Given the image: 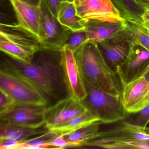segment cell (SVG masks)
Masks as SVG:
<instances>
[{
    "label": "cell",
    "instance_id": "6da1fadb",
    "mask_svg": "<svg viewBox=\"0 0 149 149\" xmlns=\"http://www.w3.org/2000/svg\"><path fill=\"white\" fill-rule=\"evenodd\" d=\"M61 59V50L41 48L34 55L30 63L17 61L3 53L0 70L26 80L41 92L49 106L69 96Z\"/></svg>",
    "mask_w": 149,
    "mask_h": 149
},
{
    "label": "cell",
    "instance_id": "7a4b0ae2",
    "mask_svg": "<svg viewBox=\"0 0 149 149\" xmlns=\"http://www.w3.org/2000/svg\"><path fill=\"white\" fill-rule=\"evenodd\" d=\"M74 54L84 81L112 95L121 97L123 87L119 75L109 67L97 44L86 42Z\"/></svg>",
    "mask_w": 149,
    "mask_h": 149
},
{
    "label": "cell",
    "instance_id": "3957f363",
    "mask_svg": "<svg viewBox=\"0 0 149 149\" xmlns=\"http://www.w3.org/2000/svg\"><path fill=\"white\" fill-rule=\"evenodd\" d=\"M82 146L105 149H149L145 129L123 122L107 130L98 132Z\"/></svg>",
    "mask_w": 149,
    "mask_h": 149
},
{
    "label": "cell",
    "instance_id": "277c9868",
    "mask_svg": "<svg viewBox=\"0 0 149 149\" xmlns=\"http://www.w3.org/2000/svg\"><path fill=\"white\" fill-rule=\"evenodd\" d=\"M87 96L81 101L86 109L102 123H111L124 119L127 116L121 97L104 92L84 81Z\"/></svg>",
    "mask_w": 149,
    "mask_h": 149
},
{
    "label": "cell",
    "instance_id": "5b68a950",
    "mask_svg": "<svg viewBox=\"0 0 149 149\" xmlns=\"http://www.w3.org/2000/svg\"><path fill=\"white\" fill-rule=\"evenodd\" d=\"M41 49L40 42L14 27L12 24L1 23L0 50L17 61L30 63L34 55Z\"/></svg>",
    "mask_w": 149,
    "mask_h": 149
},
{
    "label": "cell",
    "instance_id": "8992f818",
    "mask_svg": "<svg viewBox=\"0 0 149 149\" xmlns=\"http://www.w3.org/2000/svg\"><path fill=\"white\" fill-rule=\"evenodd\" d=\"M0 88L11 95L18 105L49 106L47 100L38 89L11 72L0 70Z\"/></svg>",
    "mask_w": 149,
    "mask_h": 149
},
{
    "label": "cell",
    "instance_id": "52a82bcc",
    "mask_svg": "<svg viewBox=\"0 0 149 149\" xmlns=\"http://www.w3.org/2000/svg\"><path fill=\"white\" fill-rule=\"evenodd\" d=\"M9 1L17 20V23L12 25L37 40L41 45L44 40V34L40 3L33 5L19 0Z\"/></svg>",
    "mask_w": 149,
    "mask_h": 149
},
{
    "label": "cell",
    "instance_id": "ba28073f",
    "mask_svg": "<svg viewBox=\"0 0 149 149\" xmlns=\"http://www.w3.org/2000/svg\"><path fill=\"white\" fill-rule=\"evenodd\" d=\"M40 5L44 34L41 48L61 50L72 32L60 24L56 17L51 13L46 0H40Z\"/></svg>",
    "mask_w": 149,
    "mask_h": 149
},
{
    "label": "cell",
    "instance_id": "9c48e42d",
    "mask_svg": "<svg viewBox=\"0 0 149 149\" xmlns=\"http://www.w3.org/2000/svg\"><path fill=\"white\" fill-rule=\"evenodd\" d=\"M78 16L85 20L118 22L123 20L111 0H74Z\"/></svg>",
    "mask_w": 149,
    "mask_h": 149
},
{
    "label": "cell",
    "instance_id": "30bf717a",
    "mask_svg": "<svg viewBox=\"0 0 149 149\" xmlns=\"http://www.w3.org/2000/svg\"><path fill=\"white\" fill-rule=\"evenodd\" d=\"M62 66L69 96L82 101L87 96L84 81L74 52L64 45L61 49Z\"/></svg>",
    "mask_w": 149,
    "mask_h": 149
},
{
    "label": "cell",
    "instance_id": "8fae6325",
    "mask_svg": "<svg viewBox=\"0 0 149 149\" xmlns=\"http://www.w3.org/2000/svg\"><path fill=\"white\" fill-rule=\"evenodd\" d=\"M149 70V52L139 46H130L129 54L118 70L123 87L143 76Z\"/></svg>",
    "mask_w": 149,
    "mask_h": 149
},
{
    "label": "cell",
    "instance_id": "7c38bea8",
    "mask_svg": "<svg viewBox=\"0 0 149 149\" xmlns=\"http://www.w3.org/2000/svg\"><path fill=\"white\" fill-rule=\"evenodd\" d=\"M88 110L81 101L69 96L46 107L45 125L49 129L83 114Z\"/></svg>",
    "mask_w": 149,
    "mask_h": 149
},
{
    "label": "cell",
    "instance_id": "4fadbf2b",
    "mask_svg": "<svg viewBox=\"0 0 149 149\" xmlns=\"http://www.w3.org/2000/svg\"><path fill=\"white\" fill-rule=\"evenodd\" d=\"M46 107L18 105L0 116L1 121L13 125L38 128L45 125Z\"/></svg>",
    "mask_w": 149,
    "mask_h": 149
},
{
    "label": "cell",
    "instance_id": "5bb4252c",
    "mask_svg": "<svg viewBox=\"0 0 149 149\" xmlns=\"http://www.w3.org/2000/svg\"><path fill=\"white\" fill-rule=\"evenodd\" d=\"M121 99L127 113H137L149 104V81L143 76L126 84Z\"/></svg>",
    "mask_w": 149,
    "mask_h": 149
},
{
    "label": "cell",
    "instance_id": "9a60e30c",
    "mask_svg": "<svg viewBox=\"0 0 149 149\" xmlns=\"http://www.w3.org/2000/svg\"><path fill=\"white\" fill-rule=\"evenodd\" d=\"M124 37L122 33L111 40L102 41L97 44L105 61L117 74L126 60L130 49V44Z\"/></svg>",
    "mask_w": 149,
    "mask_h": 149
},
{
    "label": "cell",
    "instance_id": "2e32d148",
    "mask_svg": "<svg viewBox=\"0 0 149 149\" xmlns=\"http://www.w3.org/2000/svg\"><path fill=\"white\" fill-rule=\"evenodd\" d=\"M124 29V20L118 22L87 20L84 29L87 42L98 44L109 40L119 35Z\"/></svg>",
    "mask_w": 149,
    "mask_h": 149
},
{
    "label": "cell",
    "instance_id": "e0dca14e",
    "mask_svg": "<svg viewBox=\"0 0 149 149\" xmlns=\"http://www.w3.org/2000/svg\"><path fill=\"white\" fill-rule=\"evenodd\" d=\"M57 19L63 26L72 32L83 31L86 28L87 20L78 16L74 2H61Z\"/></svg>",
    "mask_w": 149,
    "mask_h": 149
},
{
    "label": "cell",
    "instance_id": "ac0fdd59",
    "mask_svg": "<svg viewBox=\"0 0 149 149\" xmlns=\"http://www.w3.org/2000/svg\"><path fill=\"white\" fill-rule=\"evenodd\" d=\"M45 125L38 128H30L13 125L1 121L0 140L13 139L18 140L28 139L30 137L38 136L49 131Z\"/></svg>",
    "mask_w": 149,
    "mask_h": 149
},
{
    "label": "cell",
    "instance_id": "d6986e66",
    "mask_svg": "<svg viewBox=\"0 0 149 149\" xmlns=\"http://www.w3.org/2000/svg\"><path fill=\"white\" fill-rule=\"evenodd\" d=\"M97 122L99 118L87 110L82 115L49 129L56 136H66L77 130Z\"/></svg>",
    "mask_w": 149,
    "mask_h": 149
},
{
    "label": "cell",
    "instance_id": "ffe728a7",
    "mask_svg": "<svg viewBox=\"0 0 149 149\" xmlns=\"http://www.w3.org/2000/svg\"><path fill=\"white\" fill-rule=\"evenodd\" d=\"M124 20L125 30L130 46H139L149 52V33L138 22Z\"/></svg>",
    "mask_w": 149,
    "mask_h": 149
},
{
    "label": "cell",
    "instance_id": "44dd1931",
    "mask_svg": "<svg viewBox=\"0 0 149 149\" xmlns=\"http://www.w3.org/2000/svg\"><path fill=\"white\" fill-rule=\"evenodd\" d=\"M124 20L140 23L144 13L143 8L137 0H111Z\"/></svg>",
    "mask_w": 149,
    "mask_h": 149
},
{
    "label": "cell",
    "instance_id": "7402d4cb",
    "mask_svg": "<svg viewBox=\"0 0 149 149\" xmlns=\"http://www.w3.org/2000/svg\"><path fill=\"white\" fill-rule=\"evenodd\" d=\"M57 136L49 131L35 138L20 140L16 149H51L48 143Z\"/></svg>",
    "mask_w": 149,
    "mask_h": 149
},
{
    "label": "cell",
    "instance_id": "603a6c76",
    "mask_svg": "<svg viewBox=\"0 0 149 149\" xmlns=\"http://www.w3.org/2000/svg\"><path fill=\"white\" fill-rule=\"evenodd\" d=\"M100 123V122L94 123L64 136L67 140L75 142L80 144V147H82L84 142L91 139L97 134Z\"/></svg>",
    "mask_w": 149,
    "mask_h": 149
},
{
    "label": "cell",
    "instance_id": "cb8c5ba5",
    "mask_svg": "<svg viewBox=\"0 0 149 149\" xmlns=\"http://www.w3.org/2000/svg\"><path fill=\"white\" fill-rule=\"evenodd\" d=\"M86 42H87L86 33L84 30H83L78 32H71L64 45L68 47L74 53H75Z\"/></svg>",
    "mask_w": 149,
    "mask_h": 149
},
{
    "label": "cell",
    "instance_id": "d4e9b609",
    "mask_svg": "<svg viewBox=\"0 0 149 149\" xmlns=\"http://www.w3.org/2000/svg\"><path fill=\"white\" fill-rule=\"evenodd\" d=\"M17 105L16 101L11 95L0 88V116L9 112Z\"/></svg>",
    "mask_w": 149,
    "mask_h": 149
},
{
    "label": "cell",
    "instance_id": "484cf974",
    "mask_svg": "<svg viewBox=\"0 0 149 149\" xmlns=\"http://www.w3.org/2000/svg\"><path fill=\"white\" fill-rule=\"evenodd\" d=\"M135 118L127 122L130 123L146 129L149 123V104L137 112Z\"/></svg>",
    "mask_w": 149,
    "mask_h": 149
},
{
    "label": "cell",
    "instance_id": "4316f807",
    "mask_svg": "<svg viewBox=\"0 0 149 149\" xmlns=\"http://www.w3.org/2000/svg\"><path fill=\"white\" fill-rule=\"evenodd\" d=\"M48 144L51 147V149L80 147V144L75 142L67 140L64 136H57Z\"/></svg>",
    "mask_w": 149,
    "mask_h": 149
},
{
    "label": "cell",
    "instance_id": "83f0119b",
    "mask_svg": "<svg viewBox=\"0 0 149 149\" xmlns=\"http://www.w3.org/2000/svg\"><path fill=\"white\" fill-rule=\"evenodd\" d=\"M19 142L20 140L13 139H7L0 140V149H16Z\"/></svg>",
    "mask_w": 149,
    "mask_h": 149
},
{
    "label": "cell",
    "instance_id": "f1b7e54d",
    "mask_svg": "<svg viewBox=\"0 0 149 149\" xmlns=\"http://www.w3.org/2000/svg\"><path fill=\"white\" fill-rule=\"evenodd\" d=\"M46 1L51 13L57 18V12L61 2V0H46Z\"/></svg>",
    "mask_w": 149,
    "mask_h": 149
},
{
    "label": "cell",
    "instance_id": "f546056e",
    "mask_svg": "<svg viewBox=\"0 0 149 149\" xmlns=\"http://www.w3.org/2000/svg\"><path fill=\"white\" fill-rule=\"evenodd\" d=\"M140 24L149 33V16L145 13L143 14L142 16V20Z\"/></svg>",
    "mask_w": 149,
    "mask_h": 149
},
{
    "label": "cell",
    "instance_id": "4dcf8cb0",
    "mask_svg": "<svg viewBox=\"0 0 149 149\" xmlns=\"http://www.w3.org/2000/svg\"><path fill=\"white\" fill-rule=\"evenodd\" d=\"M19 1L33 5H39L40 1V0H19Z\"/></svg>",
    "mask_w": 149,
    "mask_h": 149
},
{
    "label": "cell",
    "instance_id": "1f68e13d",
    "mask_svg": "<svg viewBox=\"0 0 149 149\" xmlns=\"http://www.w3.org/2000/svg\"><path fill=\"white\" fill-rule=\"evenodd\" d=\"M139 2H142V3H145V4H149V0H137Z\"/></svg>",
    "mask_w": 149,
    "mask_h": 149
},
{
    "label": "cell",
    "instance_id": "d6a6232c",
    "mask_svg": "<svg viewBox=\"0 0 149 149\" xmlns=\"http://www.w3.org/2000/svg\"><path fill=\"white\" fill-rule=\"evenodd\" d=\"M145 77L146 79V80H148V81H149V70L143 76Z\"/></svg>",
    "mask_w": 149,
    "mask_h": 149
},
{
    "label": "cell",
    "instance_id": "836d02e7",
    "mask_svg": "<svg viewBox=\"0 0 149 149\" xmlns=\"http://www.w3.org/2000/svg\"><path fill=\"white\" fill-rule=\"evenodd\" d=\"M61 2L62 1H68L70 2H74V0H61Z\"/></svg>",
    "mask_w": 149,
    "mask_h": 149
},
{
    "label": "cell",
    "instance_id": "e575fe53",
    "mask_svg": "<svg viewBox=\"0 0 149 149\" xmlns=\"http://www.w3.org/2000/svg\"><path fill=\"white\" fill-rule=\"evenodd\" d=\"M145 131L147 133H149V128L146 127L145 129Z\"/></svg>",
    "mask_w": 149,
    "mask_h": 149
},
{
    "label": "cell",
    "instance_id": "d590c367",
    "mask_svg": "<svg viewBox=\"0 0 149 149\" xmlns=\"http://www.w3.org/2000/svg\"><path fill=\"white\" fill-rule=\"evenodd\" d=\"M141 3H142V4H143V5H145V6H146L149 7V4H145V3H142V2H141Z\"/></svg>",
    "mask_w": 149,
    "mask_h": 149
}]
</instances>
